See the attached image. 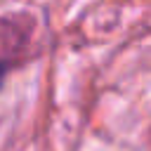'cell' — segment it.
Returning <instances> with one entry per match:
<instances>
[{
  "instance_id": "cell-1",
  "label": "cell",
  "mask_w": 151,
  "mask_h": 151,
  "mask_svg": "<svg viewBox=\"0 0 151 151\" xmlns=\"http://www.w3.org/2000/svg\"><path fill=\"white\" fill-rule=\"evenodd\" d=\"M2 73H5V68H2V66H0V83H2Z\"/></svg>"
}]
</instances>
